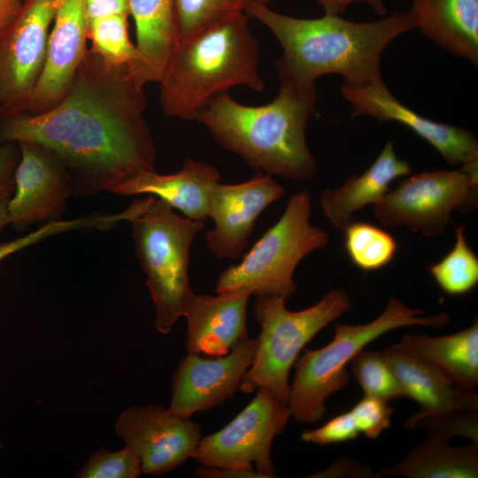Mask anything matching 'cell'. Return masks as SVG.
<instances>
[{
    "label": "cell",
    "instance_id": "83f0119b",
    "mask_svg": "<svg viewBox=\"0 0 478 478\" xmlns=\"http://www.w3.org/2000/svg\"><path fill=\"white\" fill-rule=\"evenodd\" d=\"M342 231L350 260L364 272L384 267L392 261L398 251V243L394 236L369 222L352 220Z\"/></svg>",
    "mask_w": 478,
    "mask_h": 478
},
{
    "label": "cell",
    "instance_id": "74e56055",
    "mask_svg": "<svg viewBox=\"0 0 478 478\" xmlns=\"http://www.w3.org/2000/svg\"><path fill=\"white\" fill-rule=\"evenodd\" d=\"M373 476L370 466L350 458H340L331 466L322 469L311 477L318 478H368Z\"/></svg>",
    "mask_w": 478,
    "mask_h": 478
},
{
    "label": "cell",
    "instance_id": "52a82bcc",
    "mask_svg": "<svg viewBox=\"0 0 478 478\" xmlns=\"http://www.w3.org/2000/svg\"><path fill=\"white\" fill-rule=\"evenodd\" d=\"M276 296H255L253 312L261 328L252 364L238 389L266 388L288 404L289 375L299 353L322 328L348 312L351 299L343 289L328 291L312 306L297 312Z\"/></svg>",
    "mask_w": 478,
    "mask_h": 478
},
{
    "label": "cell",
    "instance_id": "3957f363",
    "mask_svg": "<svg viewBox=\"0 0 478 478\" xmlns=\"http://www.w3.org/2000/svg\"><path fill=\"white\" fill-rule=\"evenodd\" d=\"M317 100L315 86L281 81L278 95L266 104L244 105L224 92L214 96L195 120L218 143L256 171L308 180L318 169L305 137Z\"/></svg>",
    "mask_w": 478,
    "mask_h": 478
},
{
    "label": "cell",
    "instance_id": "7c38bea8",
    "mask_svg": "<svg viewBox=\"0 0 478 478\" xmlns=\"http://www.w3.org/2000/svg\"><path fill=\"white\" fill-rule=\"evenodd\" d=\"M343 96L355 116L405 125L431 144L450 166L478 176V140L470 131L423 117L400 103L382 78L363 83L343 82Z\"/></svg>",
    "mask_w": 478,
    "mask_h": 478
},
{
    "label": "cell",
    "instance_id": "cb8c5ba5",
    "mask_svg": "<svg viewBox=\"0 0 478 478\" xmlns=\"http://www.w3.org/2000/svg\"><path fill=\"white\" fill-rule=\"evenodd\" d=\"M392 347L437 369L458 385L474 389L478 385V320L457 333L431 336L404 335Z\"/></svg>",
    "mask_w": 478,
    "mask_h": 478
},
{
    "label": "cell",
    "instance_id": "ba28073f",
    "mask_svg": "<svg viewBox=\"0 0 478 478\" xmlns=\"http://www.w3.org/2000/svg\"><path fill=\"white\" fill-rule=\"evenodd\" d=\"M312 198L306 190L292 195L278 221L269 227L237 265L224 269L217 293L246 289L253 296H276L285 301L297 291L293 279L300 261L327 246V231L311 224Z\"/></svg>",
    "mask_w": 478,
    "mask_h": 478
},
{
    "label": "cell",
    "instance_id": "7a4b0ae2",
    "mask_svg": "<svg viewBox=\"0 0 478 478\" xmlns=\"http://www.w3.org/2000/svg\"><path fill=\"white\" fill-rule=\"evenodd\" d=\"M142 87L127 67L112 88L100 87L92 105L55 155L68 169L73 196L90 197L141 171H155V147L142 112Z\"/></svg>",
    "mask_w": 478,
    "mask_h": 478
},
{
    "label": "cell",
    "instance_id": "4316f807",
    "mask_svg": "<svg viewBox=\"0 0 478 478\" xmlns=\"http://www.w3.org/2000/svg\"><path fill=\"white\" fill-rule=\"evenodd\" d=\"M127 19V15H113L90 21L88 37L108 67H127L136 81L143 59L129 39Z\"/></svg>",
    "mask_w": 478,
    "mask_h": 478
},
{
    "label": "cell",
    "instance_id": "6da1fadb",
    "mask_svg": "<svg viewBox=\"0 0 478 478\" xmlns=\"http://www.w3.org/2000/svg\"><path fill=\"white\" fill-rule=\"evenodd\" d=\"M244 12L266 26L282 49L275 62L281 81L314 86L322 75L335 73L346 83L382 78L381 57L386 46L413 29L408 12H394L371 22H355L340 15L317 19L288 16L249 0Z\"/></svg>",
    "mask_w": 478,
    "mask_h": 478
},
{
    "label": "cell",
    "instance_id": "9a60e30c",
    "mask_svg": "<svg viewBox=\"0 0 478 478\" xmlns=\"http://www.w3.org/2000/svg\"><path fill=\"white\" fill-rule=\"evenodd\" d=\"M19 147L8 214L9 225L23 231L38 221L59 220L73 188L68 169L53 152L32 143Z\"/></svg>",
    "mask_w": 478,
    "mask_h": 478
},
{
    "label": "cell",
    "instance_id": "7402d4cb",
    "mask_svg": "<svg viewBox=\"0 0 478 478\" xmlns=\"http://www.w3.org/2000/svg\"><path fill=\"white\" fill-rule=\"evenodd\" d=\"M413 28L455 56L478 63V0H412Z\"/></svg>",
    "mask_w": 478,
    "mask_h": 478
},
{
    "label": "cell",
    "instance_id": "f546056e",
    "mask_svg": "<svg viewBox=\"0 0 478 478\" xmlns=\"http://www.w3.org/2000/svg\"><path fill=\"white\" fill-rule=\"evenodd\" d=\"M456 243L438 262L429 267L435 282L444 293L462 296L478 284V258L467 243L464 226H454Z\"/></svg>",
    "mask_w": 478,
    "mask_h": 478
},
{
    "label": "cell",
    "instance_id": "5b68a950",
    "mask_svg": "<svg viewBox=\"0 0 478 478\" xmlns=\"http://www.w3.org/2000/svg\"><path fill=\"white\" fill-rule=\"evenodd\" d=\"M425 311L410 308L389 297L383 312L366 324H336L330 343L319 349H305L294 367L288 405L292 417L305 423L320 420L327 411L326 400L349 382L347 365L369 343L393 329L421 326L441 328L449 324L447 312L422 316Z\"/></svg>",
    "mask_w": 478,
    "mask_h": 478
},
{
    "label": "cell",
    "instance_id": "2e32d148",
    "mask_svg": "<svg viewBox=\"0 0 478 478\" xmlns=\"http://www.w3.org/2000/svg\"><path fill=\"white\" fill-rule=\"evenodd\" d=\"M284 194L272 175L258 171L243 182H218L208 199V217L214 221V227L205 234L211 251L221 259L238 258L259 214Z\"/></svg>",
    "mask_w": 478,
    "mask_h": 478
},
{
    "label": "cell",
    "instance_id": "4fadbf2b",
    "mask_svg": "<svg viewBox=\"0 0 478 478\" xmlns=\"http://www.w3.org/2000/svg\"><path fill=\"white\" fill-rule=\"evenodd\" d=\"M258 338H243L223 356L203 358L188 354L180 361L172 376V398L168 410L190 418L207 412L233 397L252 364Z\"/></svg>",
    "mask_w": 478,
    "mask_h": 478
},
{
    "label": "cell",
    "instance_id": "277c9868",
    "mask_svg": "<svg viewBox=\"0 0 478 478\" xmlns=\"http://www.w3.org/2000/svg\"><path fill=\"white\" fill-rule=\"evenodd\" d=\"M249 19L243 12L177 44L158 81L166 115L192 120L214 96L231 87L264 89L258 42Z\"/></svg>",
    "mask_w": 478,
    "mask_h": 478
},
{
    "label": "cell",
    "instance_id": "836d02e7",
    "mask_svg": "<svg viewBox=\"0 0 478 478\" xmlns=\"http://www.w3.org/2000/svg\"><path fill=\"white\" fill-rule=\"evenodd\" d=\"M424 428L427 431V436H438L447 440L458 436L478 443V412H458L422 419L416 421L411 428Z\"/></svg>",
    "mask_w": 478,
    "mask_h": 478
},
{
    "label": "cell",
    "instance_id": "ffe728a7",
    "mask_svg": "<svg viewBox=\"0 0 478 478\" xmlns=\"http://www.w3.org/2000/svg\"><path fill=\"white\" fill-rule=\"evenodd\" d=\"M220 173L211 164L188 158L172 174L141 171L128 177L110 192L120 197L147 195L157 197L185 217L202 220L208 217L211 189L220 182Z\"/></svg>",
    "mask_w": 478,
    "mask_h": 478
},
{
    "label": "cell",
    "instance_id": "8d00e7d4",
    "mask_svg": "<svg viewBox=\"0 0 478 478\" xmlns=\"http://www.w3.org/2000/svg\"><path fill=\"white\" fill-rule=\"evenodd\" d=\"M19 158L17 143L0 146V231L10 224L8 207L14 191V172Z\"/></svg>",
    "mask_w": 478,
    "mask_h": 478
},
{
    "label": "cell",
    "instance_id": "44dd1931",
    "mask_svg": "<svg viewBox=\"0 0 478 478\" xmlns=\"http://www.w3.org/2000/svg\"><path fill=\"white\" fill-rule=\"evenodd\" d=\"M100 87L90 75L80 74L61 102L49 111L8 119L0 127V142L32 143L56 152L89 111Z\"/></svg>",
    "mask_w": 478,
    "mask_h": 478
},
{
    "label": "cell",
    "instance_id": "1f68e13d",
    "mask_svg": "<svg viewBox=\"0 0 478 478\" xmlns=\"http://www.w3.org/2000/svg\"><path fill=\"white\" fill-rule=\"evenodd\" d=\"M111 218L107 213L95 212L81 218L49 221L35 231L16 239L0 243V263L10 255L42 241L50 236L69 231L91 232L107 230Z\"/></svg>",
    "mask_w": 478,
    "mask_h": 478
},
{
    "label": "cell",
    "instance_id": "4dcf8cb0",
    "mask_svg": "<svg viewBox=\"0 0 478 478\" xmlns=\"http://www.w3.org/2000/svg\"><path fill=\"white\" fill-rule=\"evenodd\" d=\"M351 373L364 395L390 401L405 393L387 365L382 352L360 350L351 359Z\"/></svg>",
    "mask_w": 478,
    "mask_h": 478
},
{
    "label": "cell",
    "instance_id": "7bdbcfd3",
    "mask_svg": "<svg viewBox=\"0 0 478 478\" xmlns=\"http://www.w3.org/2000/svg\"><path fill=\"white\" fill-rule=\"evenodd\" d=\"M252 1L267 5V4L272 0H252Z\"/></svg>",
    "mask_w": 478,
    "mask_h": 478
},
{
    "label": "cell",
    "instance_id": "d6986e66",
    "mask_svg": "<svg viewBox=\"0 0 478 478\" xmlns=\"http://www.w3.org/2000/svg\"><path fill=\"white\" fill-rule=\"evenodd\" d=\"M382 355L405 397L420 405V409L405 422V428L426 418L478 412V395L474 389L458 385L433 366L392 346L385 349Z\"/></svg>",
    "mask_w": 478,
    "mask_h": 478
},
{
    "label": "cell",
    "instance_id": "484cf974",
    "mask_svg": "<svg viewBox=\"0 0 478 478\" xmlns=\"http://www.w3.org/2000/svg\"><path fill=\"white\" fill-rule=\"evenodd\" d=\"M476 478L478 443L453 446L449 440L427 436L396 464L373 474L372 477Z\"/></svg>",
    "mask_w": 478,
    "mask_h": 478
},
{
    "label": "cell",
    "instance_id": "d4e9b609",
    "mask_svg": "<svg viewBox=\"0 0 478 478\" xmlns=\"http://www.w3.org/2000/svg\"><path fill=\"white\" fill-rule=\"evenodd\" d=\"M175 0H128L142 65L136 81H159L176 48Z\"/></svg>",
    "mask_w": 478,
    "mask_h": 478
},
{
    "label": "cell",
    "instance_id": "d6a6232c",
    "mask_svg": "<svg viewBox=\"0 0 478 478\" xmlns=\"http://www.w3.org/2000/svg\"><path fill=\"white\" fill-rule=\"evenodd\" d=\"M143 474L141 462L127 445L117 451L100 448L73 474L74 478H137Z\"/></svg>",
    "mask_w": 478,
    "mask_h": 478
},
{
    "label": "cell",
    "instance_id": "30bf717a",
    "mask_svg": "<svg viewBox=\"0 0 478 478\" xmlns=\"http://www.w3.org/2000/svg\"><path fill=\"white\" fill-rule=\"evenodd\" d=\"M292 417L288 404L266 388L219 431L201 438L192 459L204 466L255 470L263 478L275 477L271 459L274 439Z\"/></svg>",
    "mask_w": 478,
    "mask_h": 478
},
{
    "label": "cell",
    "instance_id": "f1b7e54d",
    "mask_svg": "<svg viewBox=\"0 0 478 478\" xmlns=\"http://www.w3.org/2000/svg\"><path fill=\"white\" fill-rule=\"evenodd\" d=\"M248 1L175 0L177 44L188 42L243 13Z\"/></svg>",
    "mask_w": 478,
    "mask_h": 478
},
{
    "label": "cell",
    "instance_id": "f35d334b",
    "mask_svg": "<svg viewBox=\"0 0 478 478\" xmlns=\"http://www.w3.org/2000/svg\"><path fill=\"white\" fill-rule=\"evenodd\" d=\"M88 23L113 15H128V0H84Z\"/></svg>",
    "mask_w": 478,
    "mask_h": 478
},
{
    "label": "cell",
    "instance_id": "8992f818",
    "mask_svg": "<svg viewBox=\"0 0 478 478\" xmlns=\"http://www.w3.org/2000/svg\"><path fill=\"white\" fill-rule=\"evenodd\" d=\"M130 223L136 256L156 311L154 326L166 335L184 317L195 295L188 274L189 250L204 223L178 215L154 197Z\"/></svg>",
    "mask_w": 478,
    "mask_h": 478
},
{
    "label": "cell",
    "instance_id": "ac0fdd59",
    "mask_svg": "<svg viewBox=\"0 0 478 478\" xmlns=\"http://www.w3.org/2000/svg\"><path fill=\"white\" fill-rule=\"evenodd\" d=\"M251 293L234 289L217 296L194 295L184 315L188 352L220 357L247 336V305Z\"/></svg>",
    "mask_w": 478,
    "mask_h": 478
},
{
    "label": "cell",
    "instance_id": "e575fe53",
    "mask_svg": "<svg viewBox=\"0 0 478 478\" xmlns=\"http://www.w3.org/2000/svg\"><path fill=\"white\" fill-rule=\"evenodd\" d=\"M382 399L364 395L351 410L359 433L376 439L390 426L393 409Z\"/></svg>",
    "mask_w": 478,
    "mask_h": 478
},
{
    "label": "cell",
    "instance_id": "e0dca14e",
    "mask_svg": "<svg viewBox=\"0 0 478 478\" xmlns=\"http://www.w3.org/2000/svg\"><path fill=\"white\" fill-rule=\"evenodd\" d=\"M53 22L42 72L24 103L33 108L62 100L73 83L88 37L84 0H59Z\"/></svg>",
    "mask_w": 478,
    "mask_h": 478
},
{
    "label": "cell",
    "instance_id": "ab89813d",
    "mask_svg": "<svg viewBox=\"0 0 478 478\" xmlns=\"http://www.w3.org/2000/svg\"><path fill=\"white\" fill-rule=\"evenodd\" d=\"M197 477L208 478H263L255 470H243L227 466H213L202 465L194 472Z\"/></svg>",
    "mask_w": 478,
    "mask_h": 478
},
{
    "label": "cell",
    "instance_id": "b9f144b4",
    "mask_svg": "<svg viewBox=\"0 0 478 478\" xmlns=\"http://www.w3.org/2000/svg\"><path fill=\"white\" fill-rule=\"evenodd\" d=\"M25 0H0V41L11 27Z\"/></svg>",
    "mask_w": 478,
    "mask_h": 478
},
{
    "label": "cell",
    "instance_id": "60d3db41",
    "mask_svg": "<svg viewBox=\"0 0 478 478\" xmlns=\"http://www.w3.org/2000/svg\"><path fill=\"white\" fill-rule=\"evenodd\" d=\"M324 10L325 14L340 15L353 3H364L369 5L377 14L385 16L387 8L384 0H316Z\"/></svg>",
    "mask_w": 478,
    "mask_h": 478
},
{
    "label": "cell",
    "instance_id": "603a6c76",
    "mask_svg": "<svg viewBox=\"0 0 478 478\" xmlns=\"http://www.w3.org/2000/svg\"><path fill=\"white\" fill-rule=\"evenodd\" d=\"M411 172L407 161L397 158L393 143L388 141L374 163L360 175H351L337 189H325L320 195L324 214L343 230L353 215L368 204H376L393 181Z\"/></svg>",
    "mask_w": 478,
    "mask_h": 478
},
{
    "label": "cell",
    "instance_id": "9c48e42d",
    "mask_svg": "<svg viewBox=\"0 0 478 478\" xmlns=\"http://www.w3.org/2000/svg\"><path fill=\"white\" fill-rule=\"evenodd\" d=\"M478 176L458 170H433L402 179L376 204L373 212L383 226L405 227L428 237L443 234L452 212L477 207Z\"/></svg>",
    "mask_w": 478,
    "mask_h": 478
},
{
    "label": "cell",
    "instance_id": "5bb4252c",
    "mask_svg": "<svg viewBox=\"0 0 478 478\" xmlns=\"http://www.w3.org/2000/svg\"><path fill=\"white\" fill-rule=\"evenodd\" d=\"M59 0H25L0 41V101L24 104L42 72Z\"/></svg>",
    "mask_w": 478,
    "mask_h": 478
},
{
    "label": "cell",
    "instance_id": "d590c367",
    "mask_svg": "<svg viewBox=\"0 0 478 478\" xmlns=\"http://www.w3.org/2000/svg\"><path fill=\"white\" fill-rule=\"evenodd\" d=\"M359 434L351 412L338 414L315 429H305L301 439L320 446L343 443L355 439Z\"/></svg>",
    "mask_w": 478,
    "mask_h": 478
},
{
    "label": "cell",
    "instance_id": "8fae6325",
    "mask_svg": "<svg viewBox=\"0 0 478 478\" xmlns=\"http://www.w3.org/2000/svg\"><path fill=\"white\" fill-rule=\"evenodd\" d=\"M114 428L138 457L143 474L151 476L163 475L192 459L202 438L198 423L158 404L126 409Z\"/></svg>",
    "mask_w": 478,
    "mask_h": 478
},
{
    "label": "cell",
    "instance_id": "ee69618b",
    "mask_svg": "<svg viewBox=\"0 0 478 478\" xmlns=\"http://www.w3.org/2000/svg\"><path fill=\"white\" fill-rule=\"evenodd\" d=\"M2 449H3V444H2V442H1V440H0V453H1V451H2Z\"/></svg>",
    "mask_w": 478,
    "mask_h": 478
}]
</instances>
